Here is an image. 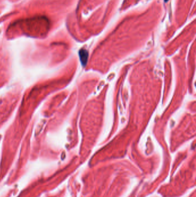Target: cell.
<instances>
[{
	"label": "cell",
	"mask_w": 196,
	"mask_h": 197,
	"mask_svg": "<svg viewBox=\"0 0 196 197\" xmlns=\"http://www.w3.org/2000/svg\"><path fill=\"white\" fill-rule=\"evenodd\" d=\"M80 60L82 62V65H85L86 64L87 60L88 58V53L86 50H81L80 51Z\"/></svg>",
	"instance_id": "6da1fadb"
},
{
	"label": "cell",
	"mask_w": 196,
	"mask_h": 197,
	"mask_svg": "<svg viewBox=\"0 0 196 197\" xmlns=\"http://www.w3.org/2000/svg\"><path fill=\"white\" fill-rule=\"evenodd\" d=\"M164 1H165V2H167L168 0H164Z\"/></svg>",
	"instance_id": "7a4b0ae2"
}]
</instances>
